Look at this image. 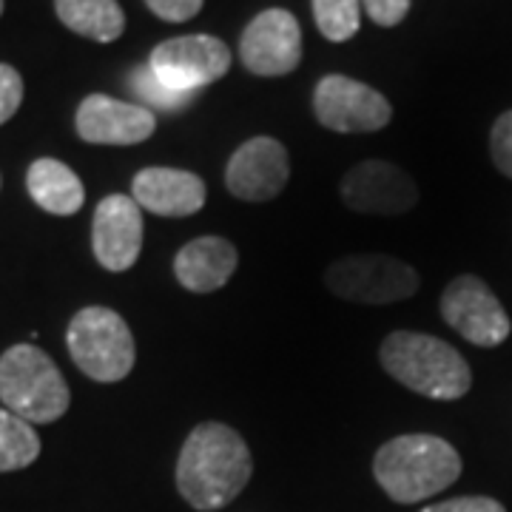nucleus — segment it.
<instances>
[{"instance_id": "12", "label": "nucleus", "mask_w": 512, "mask_h": 512, "mask_svg": "<svg viewBox=\"0 0 512 512\" xmlns=\"http://www.w3.org/2000/svg\"><path fill=\"white\" fill-rule=\"evenodd\" d=\"M291 180V160L274 137H254L231 154L225 168L228 191L245 202H268L285 191Z\"/></svg>"}, {"instance_id": "21", "label": "nucleus", "mask_w": 512, "mask_h": 512, "mask_svg": "<svg viewBox=\"0 0 512 512\" xmlns=\"http://www.w3.org/2000/svg\"><path fill=\"white\" fill-rule=\"evenodd\" d=\"M313 18L328 40L345 43L359 32V0H313Z\"/></svg>"}, {"instance_id": "16", "label": "nucleus", "mask_w": 512, "mask_h": 512, "mask_svg": "<svg viewBox=\"0 0 512 512\" xmlns=\"http://www.w3.org/2000/svg\"><path fill=\"white\" fill-rule=\"evenodd\" d=\"M239 254L225 237H197L174 256V276L191 293H214L234 276Z\"/></svg>"}, {"instance_id": "9", "label": "nucleus", "mask_w": 512, "mask_h": 512, "mask_svg": "<svg viewBox=\"0 0 512 512\" xmlns=\"http://www.w3.org/2000/svg\"><path fill=\"white\" fill-rule=\"evenodd\" d=\"M148 66L168 86L180 92H200L205 86L222 80L231 69V49L220 37L183 35L160 43Z\"/></svg>"}, {"instance_id": "22", "label": "nucleus", "mask_w": 512, "mask_h": 512, "mask_svg": "<svg viewBox=\"0 0 512 512\" xmlns=\"http://www.w3.org/2000/svg\"><path fill=\"white\" fill-rule=\"evenodd\" d=\"M490 151H493L495 168L512 177V111H504L495 120L493 134H490Z\"/></svg>"}, {"instance_id": "24", "label": "nucleus", "mask_w": 512, "mask_h": 512, "mask_svg": "<svg viewBox=\"0 0 512 512\" xmlns=\"http://www.w3.org/2000/svg\"><path fill=\"white\" fill-rule=\"evenodd\" d=\"M365 3V12L376 26H399L407 12H410V0H362Z\"/></svg>"}, {"instance_id": "4", "label": "nucleus", "mask_w": 512, "mask_h": 512, "mask_svg": "<svg viewBox=\"0 0 512 512\" xmlns=\"http://www.w3.org/2000/svg\"><path fill=\"white\" fill-rule=\"evenodd\" d=\"M0 402L29 424H52L69 410V384L35 345H12L0 356Z\"/></svg>"}, {"instance_id": "13", "label": "nucleus", "mask_w": 512, "mask_h": 512, "mask_svg": "<svg viewBox=\"0 0 512 512\" xmlns=\"http://www.w3.org/2000/svg\"><path fill=\"white\" fill-rule=\"evenodd\" d=\"M92 248L97 262L111 274L134 268L143 251V208L134 197L111 194L100 200L94 211Z\"/></svg>"}, {"instance_id": "26", "label": "nucleus", "mask_w": 512, "mask_h": 512, "mask_svg": "<svg viewBox=\"0 0 512 512\" xmlns=\"http://www.w3.org/2000/svg\"><path fill=\"white\" fill-rule=\"evenodd\" d=\"M205 0H146V6L157 15V18L168 20V23H185L194 15H200Z\"/></svg>"}, {"instance_id": "3", "label": "nucleus", "mask_w": 512, "mask_h": 512, "mask_svg": "<svg viewBox=\"0 0 512 512\" xmlns=\"http://www.w3.org/2000/svg\"><path fill=\"white\" fill-rule=\"evenodd\" d=\"M379 362L407 390L436 402H456L473 384L467 359L453 345L416 330L390 333L379 348Z\"/></svg>"}, {"instance_id": "18", "label": "nucleus", "mask_w": 512, "mask_h": 512, "mask_svg": "<svg viewBox=\"0 0 512 512\" xmlns=\"http://www.w3.org/2000/svg\"><path fill=\"white\" fill-rule=\"evenodd\" d=\"M55 12L74 35L94 43H114L126 29V12L117 0H55Z\"/></svg>"}, {"instance_id": "11", "label": "nucleus", "mask_w": 512, "mask_h": 512, "mask_svg": "<svg viewBox=\"0 0 512 512\" xmlns=\"http://www.w3.org/2000/svg\"><path fill=\"white\" fill-rule=\"evenodd\" d=\"M239 60L259 77L291 74L302 60V29L288 9L259 12L239 40Z\"/></svg>"}, {"instance_id": "1", "label": "nucleus", "mask_w": 512, "mask_h": 512, "mask_svg": "<svg viewBox=\"0 0 512 512\" xmlns=\"http://www.w3.org/2000/svg\"><path fill=\"white\" fill-rule=\"evenodd\" d=\"M251 473V450L237 430L220 421H202L177 458V490L194 510H220L248 487Z\"/></svg>"}, {"instance_id": "2", "label": "nucleus", "mask_w": 512, "mask_h": 512, "mask_svg": "<svg viewBox=\"0 0 512 512\" xmlns=\"http://www.w3.org/2000/svg\"><path fill=\"white\" fill-rule=\"evenodd\" d=\"M373 476L396 504H419L461 476V456L450 441L427 433L396 436L379 447Z\"/></svg>"}, {"instance_id": "23", "label": "nucleus", "mask_w": 512, "mask_h": 512, "mask_svg": "<svg viewBox=\"0 0 512 512\" xmlns=\"http://www.w3.org/2000/svg\"><path fill=\"white\" fill-rule=\"evenodd\" d=\"M23 103V77L12 66L0 63V126L15 117Z\"/></svg>"}, {"instance_id": "10", "label": "nucleus", "mask_w": 512, "mask_h": 512, "mask_svg": "<svg viewBox=\"0 0 512 512\" xmlns=\"http://www.w3.org/2000/svg\"><path fill=\"white\" fill-rule=\"evenodd\" d=\"M342 202L356 214L373 217H402L416 208L419 185L416 180L387 160H365L353 165L339 183Z\"/></svg>"}, {"instance_id": "6", "label": "nucleus", "mask_w": 512, "mask_h": 512, "mask_svg": "<svg viewBox=\"0 0 512 512\" xmlns=\"http://www.w3.org/2000/svg\"><path fill=\"white\" fill-rule=\"evenodd\" d=\"M325 285L356 305H393L419 291V274L390 254H350L330 265Z\"/></svg>"}, {"instance_id": "5", "label": "nucleus", "mask_w": 512, "mask_h": 512, "mask_svg": "<svg viewBox=\"0 0 512 512\" xmlns=\"http://www.w3.org/2000/svg\"><path fill=\"white\" fill-rule=\"evenodd\" d=\"M66 345L74 365L94 382H120L134 370L137 348L126 319L111 308L92 305L74 313L66 330Z\"/></svg>"}, {"instance_id": "8", "label": "nucleus", "mask_w": 512, "mask_h": 512, "mask_svg": "<svg viewBox=\"0 0 512 512\" xmlns=\"http://www.w3.org/2000/svg\"><path fill=\"white\" fill-rule=\"evenodd\" d=\"M441 316L478 348H495L510 336V316L478 276H456L441 293Z\"/></svg>"}, {"instance_id": "7", "label": "nucleus", "mask_w": 512, "mask_h": 512, "mask_svg": "<svg viewBox=\"0 0 512 512\" xmlns=\"http://www.w3.org/2000/svg\"><path fill=\"white\" fill-rule=\"evenodd\" d=\"M313 114L330 131L370 134L393 120V106L367 83L345 74H328L313 89Z\"/></svg>"}, {"instance_id": "27", "label": "nucleus", "mask_w": 512, "mask_h": 512, "mask_svg": "<svg viewBox=\"0 0 512 512\" xmlns=\"http://www.w3.org/2000/svg\"><path fill=\"white\" fill-rule=\"evenodd\" d=\"M0 15H3V0H0Z\"/></svg>"}, {"instance_id": "15", "label": "nucleus", "mask_w": 512, "mask_h": 512, "mask_svg": "<svg viewBox=\"0 0 512 512\" xmlns=\"http://www.w3.org/2000/svg\"><path fill=\"white\" fill-rule=\"evenodd\" d=\"M131 197L157 217H191L205 205V183L197 174L168 165H151L134 174Z\"/></svg>"}, {"instance_id": "17", "label": "nucleus", "mask_w": 512, "mask_h": 512, "mask_svg": "<svg viewBox=\"0 0 512 512\" xmlns=\"http://www.w3.org/2000/svg\"><path fill=\"white\" fill-rule=\"evenodd\" d=\"M26 188H29V197L37 202V208L57 214V217H72L86 202L80 177L69 165L52 160V157H43L29 165Z\"/></svg>"}, {"instance_id": "20", "label": "nucleus", "mask_w": 512, "mask_h": 512, "mask_svg": "<svg viewBox=\"0 0 512 512\" xmlns=\"http://www.w3.org/2000/svg\"><path fill=\"white\" fill-rule=\"evenodd\" d=\"M128 83H131V89L134 94L146 103V109H157V111H183L185 106H191L194 103V92H180V89H174V86H168L165 80H160L151 66H140V69H134V74L128 77Z\"/></svg>"}, {"instance_id": "14", "label": "nucleus", "mask_w": 512, "mask_h": 512, "mask_svg": "<svg viewBox=\"0 0 512 512\" xmlns=\"http://www.w3.org/2000/svg\"><path fill=\"white\" fill-rule=\"evenodd\" d=\"M77 134L94 146H137L157 128L154 111L114 100L109 94H89L77 109Z\"/></svg>"}, {"instance_id": "25", "label": "nucleus", "mask_w": 512, "mask_h": 512, "mask_svg": "<svg viewBox=\"0 0 512 512\" xmlns=\"http://www.w3.org/2000/svg\"><path fill=\"white\" fill-rule=\"evenodd\" d=\"M421 512H507L504 504H498L495 498L487 495H461V498H450L441 504H430Z\"/></svg>"}, {"instance_id": "19", "label": "nucleus", "mask_w": 512, "mask_h": 512, "mask_svg": "<svg viewBox=\"0 0 512 512\" xmlns=\"http://www.w3.org/2000/svg\"><path fill=\"white\" fill-rule=\"evenodd\" d=\"M40 456V439L29 421L0 407V473L23 470Z\"/></svg>"}]
</instances>
